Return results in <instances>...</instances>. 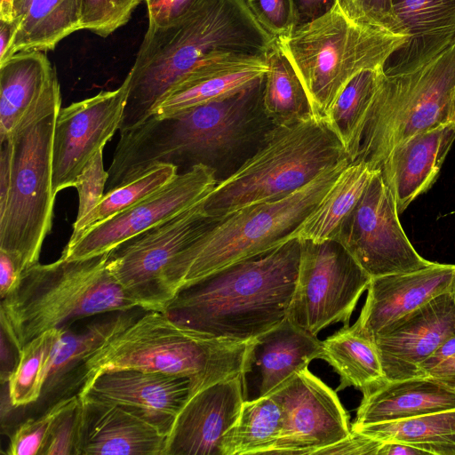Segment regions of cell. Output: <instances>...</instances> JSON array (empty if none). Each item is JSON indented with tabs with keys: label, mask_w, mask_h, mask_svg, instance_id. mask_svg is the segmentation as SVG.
Listing matches in <instances>:
<instances>
[{
	"label": "cell",
	"mask_w": 455,
	"mask_h": 455,
	"mask_svg": "<svg viewBox=\"0 0 455 455\" xmlns=\"http://www.w3.org/2000/svg\"><path fill=\"white\" fill-rule=\"evenodd\" d=\"M34 0H13L12 3V28L14 36L20 24L26 19ZM12 43V42H11Z\"/></svg>",
	"instance_id": "816d5d0a"
},
{
	"label": "cell",
	"mask_w": 455,
	"mask_h": 455,
	"mask_svg": "<svg viewBox=\"0 0 455 455\" xmlns=\"http://www.w3.org/2000/svg\"><path fill=\"white\" fill-rule=\"evenodd\" d=\"M349 6L365 21L404 36L394 14L392 0H349Z\"/></svg>",
	"instance_id": "7bdbcfd3"
},
{
	"label": "cell",
	"mask_w": 455,
	"mask_h": 455,
	"mask_svg": "<svg viewBox=\"0 0 455 455\" xmlns=\"http://www.w3.org/2000/svg\"><path fill=\"white\" fill-rule=\"evenodd\" d=\"M267 70V59L230 58L207 63L175 83L153 106L149 116L168 117L230 96L251 85Z\"/></svg>",
	"instance_id": "d4e9b609"
},
{
	"label": "cell",
	"mask_w": 455,
	"mask_h": 455,
	"mask_svg": "<svg viewBox=\"0 0 455 455\" xmlns=\"http://www.w3.org/2000/svg\"><path fill=\"white\" fill-rule=\"evenodd\" d=\"M201 0H144L149 28L167 26L189 12Z\"/></svg>",
	"instance_id": "ee69618b"
},
{
	"label": "cell",
	"mask_w": 455,
	"mask_h": 455,
	"mask_svg": "<svg viewBox=\"0 0 455 455\" xmlns=\"http://www.w3.org/2000/svg\"><path fill=\"white\" fill-rule=\"evenodd\" d=\"M13 36L12 24L0 20V64L5 60Z\"/></svg>",
	"instance_id": "f5cc1de1"
},
{
	"label": "cell",
	"mask_w": 455,
	"mask_h": 455,
	"mask_svg": "<svg viewBox=\"0 0 455 455\" xmlns=\"http://www.w3.org/2000/svg\"><path fill=\"white\" fill-rule=\"evenodd\" d=\"M144 0H82V29L108 37L125 25Z\"/></svg>",
	"instance_id": "74e56055"
},
{
	"label": "cell",
	"mask_w": 455,
	"mask_h": 455,
	"mask_svg": "<svg viewBox=\"0 0 455 455\" xmlns=\"http://www.w3.org/2000/svg\"><path fill=\"white\" fill-rule=\"evenodd\" d=\"M283 411V427L271 454H317L351 433L337 394L307 368L272 393Z\"/></svg>",
	"instance_id": "2e32d148"
},
{
	"label": "cell",
	"mask_w": 455,
	"mask_h": 455,
	"mask_svg": "<svg viewBox=\"0 0 455 455\" xmlns=\"http://www.w3.org/2000/svg\"><path fill=\"white\" fill-rule=\"evenodd\" d=\"M454 102L455 41L416 70L397 75L383 72L353 162L363 161L373 170L379 169L401 142L454 122Z\"/></svg>",
	"instance_id": "30bf717a"
},
{
	"label": "cell",
	"mask_w": 455,
	"mask_h": 455,
	"mask_svg": "<svg viewBox=\"0 0 455 455\" xmlns=\"http://www.w3.org/2000/svg\"><path fill=\"white\" fill-rule=\"evenodd\" d=\"M351 430L381 442L414 446L427 454L455 455V408L397 421L352 424Z\"/></svg>",
	"instance_id": "4dcf8cb0"
},
{
	"label": "cell",
	"mask_w": 455,
	"mask_h": 455,
	"mask_svg": "<svg viewBox=\"0 0 455 455\" xmlns=\"http://www.w3.org/2000/svg\"><path fill=\"white\" fill-rule=\"evenodd\" d=\"M78 395L130 410L170 435L192 388L186 377L121 369L84 381Z\"/></svg>",
	"instance_id": "ac0fdd59"
},
{
	"label": "cell",
	"mask_w": 455,
	"mask_h": 455,
	"mask_svg": "<svg viewBox=\"0 0 455 455\" xmlns=\"http://www.w3.org/2000/svg\"><path fill=\"white\" fill-rule=\"evenodd\" d=\"M132 320V316L122 312L112 319L94 323L79 333L64 331L45 385L56 384L74 367L82 365L107 339Z\"/></svg>",
	"instance_id": "8d00e7d4"
},
{
	"label": "cell",
	"mask_w": 455,
	"mask_h": 455,
	"mask_svg": "<svg viewBox=\"0 0 455 455\" xmlns=\"http://www.w3.org/2000/svg\"><path fill=\"white\" fill-rule=\"evenodd\" d=\"M455 391V355L443 361L427 374Z\"/></svg>",
	"instance_id": "681fc988"
},
{
	"label": "cell",
	"mask_w": 455,
	"mask_h": 455,
	"mask_svg": "<svg viewBox=\"0 0 455 455\" xmlns=\"http://www.w3.org/2000/svg\"><path fill=\"white\" fill-rule=\"evenodd\" d=\"M322 359L339 376L338 390L354 387L363 394L386 379L374 337L358 320L322 341Z\"/></svg>",
	"instance_id": "f1b7e54d"
},
{
	"label": "cell",
	"mask_w": 455,
	"mask_h": 455,
	"mask_svg": "<svg viewBox=\"0 0 455 455\" xmlns=\"http://www.w3.org/2000/svg\"><path fill=\"white\" fill-rule=\"evenodd\" d=\"M363 395L354 425L397 421L455 408V391L428 375L385 379Z\"/></svg>",
	"instance_id": "484cf974"
},
{
	"label": "cell",
	"mask_w": 455,
	"mask_h": 455,
	"mask_svg": "<svg viewBox=\"0 0 455 455\" xmlns=\"http://www.w3.org/2000/svg\"><path fill=\"white\" fill-rule=\"evenodd\" d=\"M299 241V273L287 318L315 336L332 323L349 326L371 275L336 241Z\"/></svg>",
	"instance_id": "8fae6325"
},
{
	"label": "cell",
	"mask_w": 455,
	"mask_h": 455,
	"mask_svg": "<svg viewBox=\"0 0 455 455\" xmlns=\"http://www.w3.org/2000/svg\"><path fill=\"white\" fill-rule=\"evenodd\" d=\"M382 443L364 434L351 430L346 438L321 450L317 454L378 455Z\"/></svg>",
	"instance_id": "f6af8a7d"
},
{
	"label": "cell",
	"mask_w": 455,
	"mask_h": 455,
	"mask_svg": "<svg viewBox=\"0 0 455 455\" xmlns=\"http://www.w3.org/2000/svg\"><path fill=\"white\" fill-rule=\"evenodd\" d=\"M244 377L211 385L194 395L177 416L164 455H223L222 441L245 401Z\"/></svg>",
	"instance_id": "d6986e66"
},
{
	"label": "cell",
	"mask_w": 455,
	"mask_h": 455,
	"mask_svg": "<svg viewBox=\"0 0 455 455\" xmlns=\"http://www.w3.org/2000/svg\"><path fill=\"white\" fill-rule=\"evenodd\" d=\"M349 164L341 161L285 197L243 208L211 224L166 269L164 284L172 300L190 283L291 240Z\"/></svg>",
	"instance_id": "8992f818"
},
{
	"label": "cell",
	"mask_w": 455,
	"mask_h": 455,
	"mask_svg": "<svg viewBox=\"0 0 455 455\" xmlns=\"http://www.w3.org/2000/svg\"><path fill=\"white\" fill-rule=\"evenodd\" d=\"M216 184L215 170L208 164H196L142 201L68 243L60 258L76 260L110 252L201 202Z\"/></svg>",
	"instance_id": "5bb4252c"
},
{
	"label": "cell",
	"mask_w": 455,
	"mask_h": 455,
	"mask_svg": "<svg viewBox=\"0 0 455 455\" xmlns=\"http://www.w3.org/2000/svg\"><path fill=\"white\" fill-rule=\"evenodd\" d=\"M449 292L455 299V266H454V270H453V275H452V279H451V287H450V291Z\"/></svg>",
	"instance_id": "11a10c76"
},
{
	"label": "cell",
	"mask_w": 455,
	"mask_h": 455,
	"mask_svg": "<svg viewBox=\"0 0 455 455\" xmlns=\"http://www.w3.org/2000/svg\"><path fill=\"white\" fill-rule=\"evenodd\" d=\"M275 39L257 21L246 0H201L178 20L148 27L129 71L119 131L148 118L156 101L188 73L225 59H267Z\"/></svg>",
	"instance_id": "6da1fadb"
},
{
	"label": "cell",
	"mask_w": 455,
	"mask_h": 455,
	"mask_svg": "<svg viewBox=\"0 0 455 455\" xmlns=\"http://www.w3.org/2000/svg\"><path fill=\"white\" fill-rule=\"evenodd\" d=\"M13 0H0V20L12 23Z\"/></svg>",
	"instance_id": "db71d44e"
},
{
	"label": "cell",
	"mask_w": 455,
	"mask_h": 455,
	"mask_svg": "<svg viewBox=\"0 0 455 455\" xmlns=\"http://www.w3.org/2000/svg\"><path fill=\"white\" fill-rule=\"evenodd\" d=\"M338 2L349 4V0H291L294 15L293 31L323 16Z\"/></svg>",
	"instance_id": "bcb514c9"
},
{
	"label": "cell",
	"mask_w": 455,
	"mask_h": 455,
	"mask_svg": "<svg viewBox=\"0 0 455 455\" xmlns=\"http://www.w3.org/2000/svg\"><path fill=\"white\" fill-rule=\"evenodd\" d=\"M425 451L405 443L383 442L378 455H423Z\"/></svg>",
	"instance_id": "f907efd6"
},
{
	"label": "cell",
	"mask_w": 455,
	"mask_h": 455,
	"mask_svg": "<svg viewBox=\"0 0 455 455\" xmlns=\"http://www.w3.org/2000/svg\"><path fill=\"white\" fill-rule=\"evenodd\" d=\"M322 341L285 318L253 339L243 377L253 374L255 395H268L310 362L322 359Z\"/></svg>",
	"instance_id": "cb8c5ba5"
},
{
	"label": "cell",
	"mask_w": 455,
	"mask_h": 455,
	"mask_svg": "<svg viewBox=\"0 0 455 455\" xmlns=\"http://www.w3.org/2000/svg\"><path fill=\"white\" fill-rule=\"evenodd\" d=\"M78 30H82V0H34L12 37L4 61L20 52L52 51Z\"/></svg>",
	"instance_id": "f546056e"
},
{
	"label": "cell",
	"mask_w": 455,
	"mask_h": 455,
	"mask_svg": "<svg viewBox=\"0 0 455 455\" xmlns=\"http://www.w3.org/2000/svg\"><path fill=\"white\" fill-rule=\"evenodd\" d=\"M60 108L55 69L12 136L0 141V250L18 256L26 270L38 263L52 229V147Z\"/></svg>",
	"instance_id": "3957f363"
},
{
	"label": "cell",
	"mask_w": 455,
	"mask_h": 455,
	"mask_svg": "<svg viewBox=\"0 0 455 455\" xmlns=\"http://www.w3.org/2000/svg\"><path fill=\"white\" fill-rule=\"evenodd\" d=\"M375 171L363 161L350 163L316 207L291 234V239L315 243L335 241Z\"/></svg>",
	"instance_id": "83f0119b"
},
{
	"label": "cell",
	"mask_w": 455,
	"mask_h": 455,
	"mask_svg": "<svg viewBox=\"0 0 455 455\" xmlns=\"http://www.w3.org/2000/svg\"><path fill=\"white\" fill-rule=\"evenodd\" d=\"M299 257L291 239L184 287L164 313L209 338L252 341L287 318Z\"/></svg>",
	"instance_id": "7a4b0ae2"
},
{
	"label": "cell",
	"mask_w": 455,
	"mask_h": 455,
	"mask_svg": "<svg viewBox=\"0 0 455 455\" xmlns=\"http://www.w3.org/2000/svg\"><path fill=\"white\" fill-rule=\"evenodd\" d=\"M179 168L169 163H158L142 174L104 194L99 204L80 221L74 222L68 243H73L91 228L113 218L171 182Z\"/></svg>",
	"instance_id": "d590c367"
},
{
	"label": "cell",
	"mask_w": 455,
	"mask_h": 455,
	"mask_svg": "<svg viewBox=\"0 0 455 455\" xmlns=\"http://www.w3.org/2000/svg\"><path fill=\"white\" fill-rule=\"evenodd\" d=\"M455 140V123L415 134L395 146L379 167L398 213L435 182Z\"/></svg>",
	"instance_id": "603a6c76"
},
{
	"label": "cell",
	"mask_w": 455,
	"mask_h": 455,
	"mask_svg": "<svg viewBox=\"0 0 455 455\" xmlns=\"http://www.w3.org/2000/svg\"><path fill=\"white\" fill-rule=\"evenodd\" d=\"M148 312L107 339L84 362V382L106 371L135 369L188 378L193 396L244 375L253 340L209 338L164 312Z\"/></svg>",
	"instance_id": "277c9868"
},
{
	"label": "cell",
	"mask_w": 455,
	"mask_h": 455,
	"mask_svg": "<svg viewBox=\"0 0 455 455\" xmlns=\"http://www.w3.org/2000/svg\"><path fill=\"white\" fill-rule=\"evenodd\" d=\"M455 334V299L440 294L374 336L385 379L422 376L421 364Z\"/></svg>",
	"instance_id": "e0dca14e"
},
{
	"label": "cell",
	"mask_w": 455,
	"mask_h": 455,
	"mask_svg": "<svg viewBox=\"0 0 455 455\" xmlns=\"http://www.w3.org/2000/svg\"><path fill=\"white\" fill-rule=\"evenodd\" d=\"M130 83L128 73L116 90L102 91L60 109L52 147L54 196L65 188L75 187L85 164L120 130Z\"/></svg>",
	"instance_id": "9a60e30c"
},
{
	"label": "cell",
	"mask_w": 455,
	"mask_h": 455,
	"mask_svg": "<svg viewBox=\"0 0 455 455\" xmlns=\"http://www.w3.org/2000/svg\"><path fill=\"white\" fill-rule=\"evenodd\" d=\"M25 267L20 259L4 250H0V296L11 294L19 285Z\"/></svg>",
	"instance_id": "7dc6e473"
},
{
	"label": "cell",
	"mask_w": 455,
	"mask_h": 455,
	"mask_svg": "<svg viewBox=\"0 0 455 455\" xmlns=\"http://www.w3.org/2000/svg\"><path fill=\"white\" fill-rule=\"evenodd\" d=\"M204 199L111 251L109 268L138 307L164 312L171 303L164 284L166 269L214 223L204 214Z\"/></svg>",
	"instance_id": "7c38bea8"
},
{
	"label": "cell",
	"mask_w": 455,
	"mask_h": 455,
	"mask_svg": "<svg viewBox=\"0 0 455 455\" xmlns=\"http://www.w3.org/2000/svg\"><path fill=\"white\" fill-rule=\"evenodd\" d=\"M455 265L432 262L412 272L372 277L358 321L374 337L435 297L450 291Z\"/></svg>",
	"instance_id": "7402d4cb"
},
{
	"label": "cell",
	"mask_w": 455,
	"mask_h": 455,
	"mask_svg": "<svg viewBox=\"0 0 455 455\" xmlns=\"http://www.w3.org/2000/svg\"><path fill=\"white\" fill-rule=\"evenodd\" d=\"M64 331L62 327L47 330L18 351V361L7 380L13 407L32 403L41 395Z\"/></svg>",
	"instance_id": "e575fe53"
},
{
	"label": "cell",
	"mask_w": 455,
	"mask_h": 455,
	"mask_svg": "<svg viewBox=\"0 0 455 455\" xmlns=\"http://www.w3.org/2000/svg\"><path fill=\"white\" fill-rule=\"evenodd\" d=\"M283 427V411L271 395L245 400L222 441L223 455L272 453Z\"/></svg>",
	"instance_id": "d6a6232c"
},
{
	"label": "cell",
	"mask_w": 455,
	"mask_h": 455,
	"mask_svg": "<svg viewBox=\"0 0 455 455\" xmlns=\"http://www.w3.org/2000/svg\"><path fill=\"white\" fill-rule=\"evenodd\" d=\"M82 402L78 394L55 419L41 455H78Z\"/></svg>",
	"instance_id": "ab89813d"
},
{
	"label": "cell",
	"mask_w": 455,
	"mask_h": 455,
	"mask_svg": "<svg viewBox=\"0 0 455 455\" xmlns=\"http://www.w3.org/2000/svg\"><path fill=\"white\" fill-rule=\"evenodd\" d=\"M110 252L76 260L60 258L25 270L17 288L1 299V330L12 346L19 351L70 320L138 307L112 274Z\"/></svg>",
	"instance_id": "5b68a950"
},
{
	"label": "cell",
	"mask_w": 455,
	"mask_h": 455,
	"mask_svg": "<svg viewBox=\"0 0 455 455\" xmlns=\"http://www.w3.org/2000/svg\"><path fill=\"white\" fill-rule=\"evenodd\" d=\"M266 74L251 85L177 115L145 120L120 132L115 157L134 178L158 163L205 164L228 152L245 136L252 114L262 103ZM209 165V164H208Z\"/></svg>",
	"instance_id": "ba28073f"
},
{
	"label": "cell",
	"mask_w": 455,
	"mask_h": 455,
	"mask_svg": "<svg viewBox=\"0 0 455 455\" xmlns=\"http://www.w3.org/2000/svg\"><path fill=\"white\" fill-rule=\"evenodd\" d=\"M347 159L324 118L275 125L255 154L216 184L204 201V214L217 222L243 208L285 197Z\"/></svg>",
	"instance_id": "52a82bcc"
},
{
	"label": "cell",
	"mask_w": 455,
	"mask_h": 455,
	"mask_svg": "<svg viewBox=\"0 0 455 455\" xmlns=\"http://www.w3.org/2000/svg\"><path fill=\"white\" fill-rule=\"evenodd\" d=\"M277 41L315 116L324 118L352 77L364 69L383 68L406 37L365 21L347 3L338 2L323 16Z\"/></svg>",
	"instance_id": "9c48e42d"
},
{
	"label": "cell",
	"mask_w": 455,
	"mask_h": 455,
	"mask_svg": "<svg viewBox=\"0 0 455 455\" xmlns=\"http://www.w3.org/2000/svg\"><path fill=\"white\" fill-rule=\"evenodd\" d=\"M55 69L41 51L20 52L0 64V141L12 136Z\"/></svg>",
	"instance_id": "4316f807"
},
{
	"label": "cell",
	"mask_w": 455,
	"mask_h": 455,
	"mask_svg": "<svg viewBox=\"0 0 455 455\" xmlns=\"http://www.w3.org/2000/svg\"><path fill=\"white\" fill-rule=\"evenodd\" d=\"M398 214L393 193L378 169L335 240L371 278L412 272L432 263L414 249Z\"/></svg>",
	"instance_id": "4fadbf2b"
},
{
	"label": "cell",
	"mask_w": 455,
	"mask_h": 455,
	"mask_svg": "<svg viewBox=\"0 0 455 455\" xmlns=\"http://www.w3.org/2000/svg\"><path fill=\"white\" fill-rule=\"evenodd\" d=\"M267 65L262 108L275 125L318 117L299 75L277 39L267 54Z\"/></svg>",
	"instance_id": "1f68e13d"
},
{
	"label": "cell",
	"mask_w": 455,
	"mask_h": 455,
	"mask_svg": "<svg viewBox=\"0 0 455 455\" xmlns=\"http://www.w3.org/2000/svg\"><path fill=\"white\" fill-rule=\"evenodd\" d=\"M392 4L406 42L386 61V75L416 70L455 41V0H392Z\"/></svg>",
	"instance_id": "44dd1931"
},
{
	"label": "cell",
	"mask_w": 455,
	"mask_h": 455,
	"mask_svg": "<svg viewBox=\"0 0 455 455\" xmlns=\"http://www.w3.org/2000/svg\"><path fill=\"white\" fill-rule=\"evenodd\" d=\"M454 122H455V102H454Z\"/></svg>",
	"instance_id": "9f6ffc18"
},
{
	"label": "cell",
	"mask_w": 455,
	"mask_h": 455,
	"mask_svg": "<svg viewBox=\"0 0 455 455\" xmlns=\"http://www.w3.org/2000/svg\"><path fill=\"white\" fill-rule=\"evenodd\" d=\"M453 355H455V334L445 339L421 364V375L427 376L429 371Z\"/></svg>",
	"instance_id": "c3c4849f"
},
{
	"label": "cell",
	"mask_w": 455,
	"mask_h": 455,
	"mask_svg": "<svg viewBox=\"0 0 455 455\" xmlns=\"http://www.w3.org/2000/svg\"><path fill=\"white\" fill-rule=\"evenodd\" d=\"M79 396L78 455H164L168 433L124 407Z\"/></svg>",
	"instance_id": "ffe728a7"
},
{
	"label": "cell",
	"mask_w": 455,
	"mask_h": 455,
	"mask_svg": "<svg viewBox=\"0 0 455 455\" xmlns=\"http://www.w3.org/2000/svg\"><path fill=\"white\" fill-rule=\"evenodd\" d=\"M71 397L63 398L37 418L28 419L16 427L10 438L6 454L41 455L53 423L68 404Z\"/></svg>",
	"instance_id": "f35d334b"
},
{
	"label": "cell",
	"mask_w": 455,
	"mask_h": 455,
	"mask_svg": "<svg viewBox=\"0 0 455 455\" xmlns=\"http://www.w3.org/2000/svg\"><path fill=\"white\" fill-rule=\"evenodd\" d=\"M246 3L260 26L275 38L285 37L293 31L291 0H246Z\"/></svg>",
	"instance_id": "b9f144b4"
},
{
	"label": "cell",
	"mask_w": 455,
	"mask_h": 455,
	"mask_svg": "<svg viewBox=\"0 0 455 455\" xmlns=\"http://www.w3.org/2000/svg\"><path fill=\"white\" fill-rule=\"evenodd\" d=\"M108 180L104 169L103 149L99 150L78 175L75 187L78 194V211L75 222L84 218L101 200Z\"/></svg>",
	"instance_id": "60d3db41"
},
{
	"label": "cell",
	"mask_w": 455,
	"mask_h": 455,
	"mask_svg": "<svg viewBox=\"0 0 455 455\" xmlns=\"http://www.w3.org/2000/svg\"><path fill=\"white\" fill-rule=\"evenodd\" d=\"M383 72V68H379L356 74L344 86L324 116L345 148L350 163L356 156L363 124Z\"/></svg>",
	"instance_id": "836d02e7"
}]
</instances>
